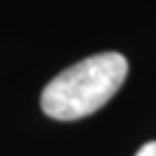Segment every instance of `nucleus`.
I'll list each match as a JSON object with an SVG mask.
<instances>
[{
	"instance_id": "1",
	"label": "nucleus",
	"mask_w": 156,
	"mask_h": 156,
	"mask_svg": "<svg viewBox=\"0 0 156 156\" xmlns=\"http://www.w3.org/2000/svg\"><path fill=\"white\" fill-rule=\"evenodd\" d=\"M128 61L119 52L87 56L63 69L41 91V108L48 117L74 122L102 108L126 80Z\"/></svg>"
},
{
	"instance_id": "2",
	"label": "nucleus",
	"mask_w": 156,
	"mask_h": 156,
	"mask_svg": "<svg viewBox=\"0 0 156 156\" xmlns=\"http://www.w3.org/2000/svg\"><path fill=\"white\" fill-rule=\"evenodd\" d=\"M134 156H156V141H150V143H145L139 152H136Z\"/></svg>"
}]
</instances>
